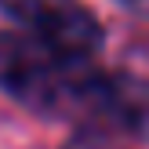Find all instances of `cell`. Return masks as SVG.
Here are the masks:
<instances>
[{
	"label": "cell",
	"instance_id": "obj_2",
	"mask_svg": "<svg viewBox=\"0 0 149 149\" xmlns=\"http://www.w3.org/2000/svg\"><path fill=\"white\" fill-rule=\"evenodd\" d=\"M4 11L15 18V29H26L77 62H91L102 44L98 22L80 0H4Z\"/></svg>",
	"mask_w": 149,
	"mask_h": 149
},
{
	"label": "cell",
	"instance_id": "obj_4",
	"mask_svg": "<svg viewBox=\"0 0 149 149\" xmlns=\"http://www.w3.org/2000/svg\"><path fill=\"white\" fill-rule=\"evenodd\" d=\"M120 7H127V11H135V15H146L149 18V0H116Z\"/></svg>",
	"mask_w": 149,
	"mask_h": 149
},
{
	"label": "cell",
	"instance_id": "obj_3",
	"mask_svg": "<svg viewBox=\"0 0 149 149\" xmlns=\"http://www.w3.org/2000/svg\"><path fill=\"white\" fill-rule=\"evenodd\" d=\"M109 135H113V131H106V127H91V131H84V135H77L65 149H120Z\"/></svg>",
	"mask_w": 149,
	"mask_h": 149
},
{
	"label": "cell",
	"instance_id": "obj_1",
	"mask_svg": "<svg viewBox=\"0 0 149 149\" xmlns=\"http://www.w3.org/2000/svg\"><path fill=\"white\" fill-rule=\"evenodd\" d=\"M98 69L62 55L26 29L0 33V91L40 113H80Z\"/></svg>",
	"mask_w": 149,
	"mask_h": 149
}]
</instances>
